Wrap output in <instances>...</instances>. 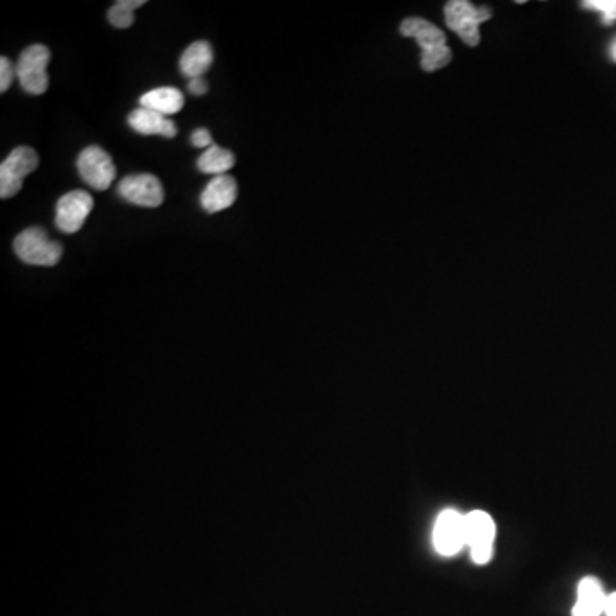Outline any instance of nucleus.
I'll list each match as a JSON object with an SVG mask.
<instances>
[{"label": "nucleus", "instance_id": "nucleus-1", "mask_svg": "<svg viewBox=\"0 0 616 616\" xmlns=\"http://www.w3.org/2000/svg\"><path fill=\"white\" fill-rule=\"evenodd\" d=\"M401 35L415 38L420 45L421 67L423 71H439L447 66L452 60L451 48L447 47L444 31L439 30L435 24L428 23L425 19H404L401 24Z\"/></svg>", "mask_w": 616, "mask_h": 616}, {"label": "nucleus", "instance_id": "nucleus-2", "mask_svg": "<svg viewBox=\"0 0 616 616\" xmlns=\"http://www.w3.org/2000/svg\"><path fill=\"white\" fill-rule=\"evenodd\" d=\"M14 252L24 264L52 267L62 259L64 249L59 242L50 240L45 228L31 226L21 231L14 240Z\"/></svg>", "mask_w": 616, "mask_h": 616}, {"label": "nucleus", "instance_id": "nucleus-3", "mask_svg": "<svg viewBox=\"0 0 616 616\" xmlns=\"http://www.w3.org/2000/svg\"><path fill=\"white\" fill-rule=\"evenodd\" d=\"M444 12L447 26L469 47L480 43V24L492 18L490 9L474 7L468 0H451L445 4Z\"/></svg>", "mask_w": 616, "mask_h": 616}, {"label": "nucleus", "instance_id": "nucleus-4", "mask_svg": "<svg viewBox=\"0 0 616 616\" xmlns=\"http://www.w3.org/2000/svg\"><path fill=\"white\" fill-rule=\"evenodd\" d=\"M50 62V50L45 45H31L24 48L16 62L19 86L30 95H43L48 89L47 67Z\"/></svg>", "mask_w": 616, "mask_h": 616}, {"label": "nucleus", "instance_id": "nucleus-5", "mask_svg": "<svg viewBox=\"0 0 616 616\" xmlns=\"http://www.w3.org/2000/svg\"><path fill=\"white\" fill-rule=\"evenodd\" d=\"M38 168V154L28 146L14 149L0 165V197L11 199L23 189L24 178Z\"/></svg>", "mask_w": 616, "mask_h": 616}, {"label": "nucleus", "instance_id": "nucleus-6", "mask_svg": "<svg viewBox=\"0 0 616 616\" xmlns=\"http://www.w3.org/2000/svg\"><path fill=\"white\" fill-rule=\"evenodd\" d=\"M77 172L84 182L95 190L110 189L117 177L112 156L100 146H88L77 158Z\"/></svg>", "mask_w": 616, "mask_h": 616}, {"label": "nucleus", "instance_id": "nucleus-7", "mask_svg": "<svg viewBox=\"0 0 616 616\" xmlns=\"http://www.w3.org/2000/svg\"><path fill=\"white\" fill-rule=\"evenodd\" d=\"M466 519V546L471 548V558L478 565L492 560L493 541H495V522L483 510H473L464 516Z\"/></svg>", "mask_w": 616, "mask_h": 616}, {"label": "nucleus", "instance_id": "nucleus-8", "mask_svg": "<svg viewBox=\"0 0 616 616\" xmlns=\"http://www.w3.org/2000/svg\"><path fill=\"white\" fill-rule=\"evenodd\" d=\"M433 545L444 557H452L466 546V519L461 512L445 509L435 521Z\"/></svg>", "mask_w": 616, "mask_h": 616}, {"label": "nucleus", "instance_id": "nucleus-9", "mask_svg": "<svg viewBox=\"0 0 616 616\" xmlns=\"http://www.w3.org/2000/svg\"><path fill=\"white\" fill-rule=\"evenodd\" d=\"M119 194L125 201L143 208H158L165 201L163 185L151 173L125 177L119 184Z\"/></svg>", "mask_w": 616, "mask_h": 616}, {"label": "nucleus", "instance_id": "nucleus-10", "mask_svg": "<svg viewBox=\"0 0 616 616\" xmlns=\"http://www.w3.org/2000/svg\"><path fill=\"white\" fill-rule=\"evenodd\" d=\"M93 197L84 190H72L66 196H62L57 202V214L55 225L64 233H76L81 230L84 221L88 220L89 213L93 211Z\"/></svg>", "mask_w": 616, "mask_h": 616}, {"label": "nucleus", "instance_id": "nucleus-11", "mask_svg": "<svg viewBox=\"0 0 616 616\" xmlns=\"http://www.w3.org/2000/svg\"><path fill=\"white\" fill-rule=\"evenodd\" d=\"M238 187L235 178L230 175L214 177L206 189L202 190L201 206L206 213H220L230 208L237 201Z\"/></svg>", "mask_w": 616, "mask_h": 616}, {"label": "nucleus", "instance_id": "nucleus-12", "mask_svg": "<svg viewBox=\"0 0 616 616\" xmlns=\"http://www.w3.org/2000/svg\"><path fill=\"white\" fill-rule=\"evenodd\" d=\"M127 122L137 134H143V136H177V125L170 117H165L148 108H137L129 115Z\"/></svg>", "mask_w": 616, "mask_h": 616}, {"label": "nucleus", "instance_id": "nucleus-13", "mask_svg": "<svg viewBox=\"0 0 616 616\" xmlns=\"http://www.w3.org/2000/svg\"><path fill=\"white\" fill-rule=\"evenodd\" d=\"M606 596L601 582L596 577H584L577 591V603H575L572 616H601L605 613Z\"/></svg>", "mask_w": 616, "mask_h": 616}, {"label": "nucleus", "instance_id": "nucleus-14", "mask_svg": "<svg viewBox=\"0 0 616 616\" xmlns=\"http://www.w3.org/2000/svg\"><path fill=\"white\" fill-rule=\"evenodd\" d=\"M139 103L143 108L161 113L165 117H172L184 108L185 98L180 89L165 86V88L151 89L146 95L141 96Z\"/></svg>", "mask_w": 616, "mask_h": 616}, {"label": "nucleus", "instance_id": "nucleus-15", "mask_svg": "<svg viewBox=\"0 0 616 616\" xmlns=\"http://www.w3.org/2000/svg\"><path fill=\"white\" fill-rule=\"evenodd\" d=\"M213 47L208 42L192 43L180 57V71L189 79L202 77L213 66Z\"/></svg>", "mask_w": 616, "mask_h": 616}, {"label": "nucleus", "instance_id": "nucleus-16", "mask_svg": "<svg viewBox=\"0 0 616 616\" xmlns=\"http://www.w3.org/2000/svg\"><path fill=\"white\" fill-rule=\"evenodd\" d=\"M235 166V154L228 151V149L220 148V146H211L201 154V158L197 160V168L202 173H208V175H214V177H220V175H226L228 170H231Z\"/></svg>", "mask_w": 616, "mask_h": 616}, {"label": "nucleus", "instance_id": "nucleus-17", "mask_svg": "<svg viewBox=\"0 0 616 616\" xmlns=\"http://www.w3.org/2000/svg\"><path fill=\"white\" fill-rule=\"evenodd\" d=\"M146 4V0H119L117 4H113L112 9L108 11V21L115 28L119 30H125V28H131L136 18H134V11L143 7Z\"/></svg>", "mask_w": 616, "mask_h": 616}, {"label": "nucleus", "instance_id": "nucleus-18", "mask_svg": "<svg viewBox=\"0 0 616 616\" xmlns=\"http://www.w3.org/2000/svg\"><path fill=\"white\" fill-rule=\"evenodd\" d=\"M584 9L601 12L603 23L611 24L616 21V0H586L582 2Z\"/></svg>", "mask_w": 616, "mask_h": 616}, {"label": "nucleus", "instance_id": "nucleus-19", "mask_svg": "<svg viewBox=\"0 0 616 616\" xmlns=\"http://www.w3.org/2000/svg\"><path fill=\"white\" fill-rule=\"evenodd\" d=\"M14 77H18L16 66L12 64L11 59L2 57L0 59V93H6L7 89L11 88Z\"/></svg>", "mask_w": 616, "mask_h": 616}, {"label": "nucleus", "instance_id": "nucleus-20", "mask_svg": "<svg viewBox=\"0 0 616 616\" xmlns=\"http://www.w3.org/2000/svg\"><path fill=\"white\" fill-rule=\"evenodd\" d=\"M190 143L194 148L209 149L214 146L213 137L209 134L208 129H197L194 134L190 136Z\"/></svg>", "mask_w": 616, "mask_h": 616}, {"label": "nucleus", "instance_id": "nucleus-21", "mask_svg": "<svg viewBox=\"0 0 616 616\" xmlns=\"http://www.w3.org/2000/svg\"><path fill=\"white\" fill-rule=\"evenodd\" d=\"M190 95L202 96L208 93V83L204 81V77H196V79H190L189 81Z\"/></svg>", "mask_w": 616, "mask_h": 616}, {"label": "nucleus", "instance_id": "nucleus-22", "mask_svg": "<svg viewBox=\"0 0 616 616\" xmlns=\"http://www.w3.org/2000/svg\"><path fill=\"white\" fill-rule=\"evenodd\" d=\"M605 615L616 616V593L610 594V596H608V601H606Z\"/></svg>", "mask_w": 616, "mask_h": 616}, {"label": "nucleus", "instance_id": "nucleus-23", "mask_svg": "<svg viewBox=\"0 0 616 616\" xmlns=\"http://www.w3.org/2000/svg\"><path fill=\"white\" fill-rule=\"evenodd\" d=\"M610 57L611 60H613V62H615L616 64V38L615 40H613V42H611L610 45Z\"/></svg>", "mask_w": 616, "mask_h": 616}]
</instances>
